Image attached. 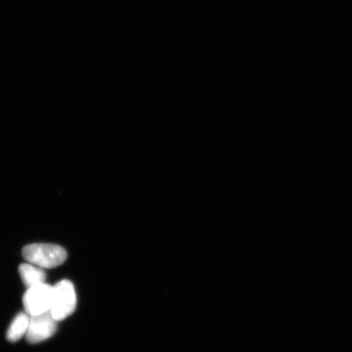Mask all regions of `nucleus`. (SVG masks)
<instances>
[{"mask_svg":"<svg viewBox=\"0 0 352 352\" xmlns=\"http://www.w3.org/2000/svg\"><path fill=\"white\" fill-rule=\"evenodd\" d=\"M29 321L30 315L26 312L25 314L21 312V314L17 315L8 329V340L11 342H16L25 336L28 329Z\"/></svg>","mask_w":352,"mask_h":352,"instance_id":"423d86ee","label":"nucleus"},{"mask_svg":"<svg viewBox=\"0 0 352 352\" xmlns=\"http://www.w3.org/2000/svg\"><path fill=\"white\" fill-rule=\"evenodd\" d=\"M77 298L72 281L60 280L54 286L51 314L57 320H63L76 311Z\"/></svg>","mask_w":352,"mask_h":352,"instance_id":"f03ea898","label":"nucleus"},{"mask_svg":"<svg viewBox=\"0 0 352 352\" xmlns=\"http://www.w3.org/2000/svg\"><path fill=\"white\" fill-rule=\"evenodd\" d=\"M56 327L57 320L50 311L39 315L30 316L28 329L25 333L26 340L32 344L45 341L54 336Z\"/></svg>","mask_w":352,"mask_h":352,"instance_id":"20e7f679","label":"nucleus"},{"mask_svg":"<svg viewBox=\"0 0 352 352\" xmlns=\"http://www.w3.org/2000/svg\"><path fill=\"white\" fill-rule=\"evenodd\" d=\"M19 274L26 287L43 283L46 279V274L42 267L32 263H23L19 267Z\"/></svg>","mask_w":352,"mask_h":352,"instance_id":"39448f33","label":"nucleus"},{"mask_svg":"<svg viewBox=\"0 0 352 352\" xmlns=\"http://www.w3.org/2000/svg\"><path fill=\"white\" fill-rule=\"evenodd\" d=\"M26 261L42 268H54L63 264L67 252L61 246L54 244H32L22 250Z\"/></svg>","mask_w":352,"mask_h":352,"instance_id":"f257e3e1","label":"nucleus"},{"mask_svg":"<svg viewBox=\"0 0 352 352\" xmlns=\"http://www.w3.org/2000/svg\"><path fill=\"white\" fill-rule=\"evenodd\" d=\"M52 294H54V286L45 283L28 288L22 300L26 314L35 316L50 311Z\"/></svg>","mask_w":352,"mask_h":352,"instance_id":"7ed1b4c3","label":"nucleus"}]
</instances>
